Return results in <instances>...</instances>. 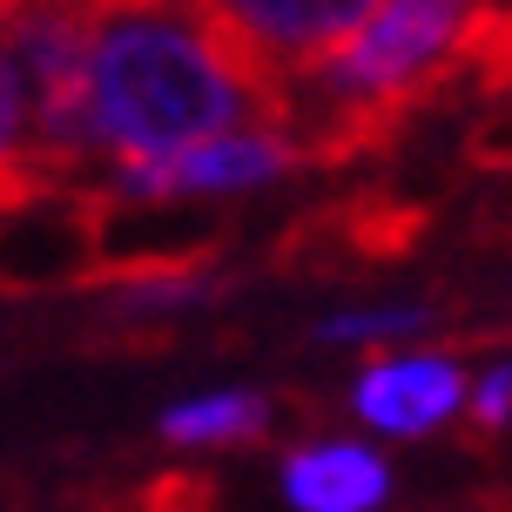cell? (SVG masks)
I'll use <instances>...</instances> for the list:
<instances>
[{
  "instance_id": "277c9868",
  "label": "cell",
  "mask_w": 512,
  "mask_h": 512,
  "mask_svg": "<svg viewBox=\"0 0 512 512\" xmlns=\"http://www.w3.org/2000/svg\"><path fill=\"white\" fill-rule=\"evenodd\" d=\"M472 21H479V0H384L378 21L317 75V88L337 115H358L364 142V135H378V108H405L418 81L445 54L465 48Z\"/></svg>"
},
{
  "instance_id": "7c38bea8",
  "label": "cell",
  "mask_w": 512,
  "mask_h": 512,
  "mask_svg": "<svg viewBox=\"0 0 512 512\" xmlns=\"http://www.w3.org/2000/svg\"><path fill=\"white\" fill-rule=\"evenodd\" d=\"M472 418L479 425H506L512 418V364H499V371H486L472 384Z\"/></svg>"
},
{
  "instance_id": "8fae6325",
  "label": "cell",
  "mask_w": 512,
  "mask_h": 512,
  "mask_svg": "<svg viewBox=\"0 0 512 512\" xmlns=\"http://www.w3.org/2000/svg\"><path fill=\"white\" fill-rule=\"evenodd\" d=\"M432 324V310L425 304H384V310H344L331 324H317L324 344H378V337H411Z\"/></svg>"
},
{
  "instance_id": "4fadbf2b",
  "label": "cell",
  "mask_w": 512,
  "mask_h": 512,
  "mask_svg": "<svg viewBox=\"0 0 512 512\" xmlns=\"http://www.w3.org/2000/svg\"><path fill=\"white\" fill-rule=\"evenodd\" d=\"M102 7H142V0H102Z\"/></svg>"
},
{
  "instance_id": "6da1fadb",
  "label": "cell",
  "mask_w": 512,
  "mask_h": 512,
  "mask_svg": "<svg viewBox=\"0 0 512 512\" xmlns=\"http://www.w3.org/2000/svg\"><path fill=\"white\" fill-rule=\"evenodd\" d=\"M250 115H277L263 102L223 41L209 34L189 0H142V7H102L95 34V128L115 169H155L203 149L216 135H236Z\"/></svg>"
},
{
  "instance_id": "5b68a950",
  "label": "cell",
  "mask_w": 512,
  "mask_h": 512,
  "mask_svg": "<svg viewBox=\"0 0 512 512\" xmlns=\"http://www.w3.org/2000/svg\"><path fill=\"white\" fill-rule=\"evenodd\" d=\"M290 162H297V142L283 128H236V135H216L203 149L176 155V162L115 169V182H122V196H223V189L277 182Z\"/></svg>"
},
{
  "instance_id": "ba28073f",
  "label": "cell",
  "mask_w": 512,
  "mask_h": 512,
  "mask_svg": "<svg viewBox=\"0 0 512 512\" xmlns=\"http://www.w3.org/2000/svg\"><path fill=\"white\" fill-rule=\"evenodd\" d=\"M41 189V155H34V95L14 48H7V27H0V203H21Z\"/></svg>"
},
{
  "instance_id": "8992f818",
  "label": "cell",
  "mask_w": 512,
  "mask_h": 512,
  "mask_svg": "<svg viewBox=\"0 0 512 512\" xmlns=\"http://www.w3.org/2000/svg\"><path fill=\"white\" fill-rule=\"evenodd\" d=\"M459 405H472V384L452 358H378L351 384V411L384 438H425Z\"/></svg>"
},
{
  "instance_id": "9c48e42d",
  "label": "cell",
  "mask_w": 512,
  "mask_h": 512,
  "mask_svg": "<svg viewBox=\"0 0 512 512\" xmlns=\"http://www.w3.org/2000/svg\"><path fill=\"white\" fill-rule=\"evenodd\" d=\"M270 405L256 391H209V398H182L162 411V438L176 445H243L263 432Z\"/></svg>"
},
{
  "instance_id": "7a4b0ae2",
  "label": "cell",
  "mask_w": 512,
  "mask_h": 512,
  "mask_svg": "<svg viewBox=\"0 0 512 512\" xmlns=\"http://www.w3.org/2000/svg\"><path fill=\"white\" fill-rule=\"evenodd\" d=\"M7 48L34 95V155L41 176L88 169L102 149L95 128V34H102V0H0Z\"/></svg>"
},
{
  "instance_id": "3957f363",
  "label": "cell",
  "mask_w": 512,
  "mask_h": 512,
  "mask_svg": "<svg viewBox=\"0 0 512 512\" xmlns=\"http://www.w3.org/2000/svg\"><path fill=\"white\" fill-rule=\"evenodd\" d=\"M378 7L384 0H189V14L263 88L277 122L297 115V81L324 75L378 21Z\"/></svg>"
},
{
  "instance_id": "30bf717a",
  "label": "cell",
  "mask_w": 512,
  "mask_h": 512,
  "mask_svg": "<svg viewBox=\"0 0 512 512\" xmlns=\"http://www.w3.org/2000/svg\"><path fill=\"white\" fill-rule=\"evenodd\" d=\"M203 297H216V277H203V270H135L115 290V310L122 317H155V310H189Z\"/></svg>"
},
{
  "instance_id": "52a82bcc",
  "label": "cell",
  "mask_w": 512,
  "mask_h": 512,
  "mask_svg": "<svg viewBox=\"0 0 512 512\" xmlns=\"http://www.w3.org/2000/svg\"><path fill=\"white\" fill-rule=\"evenodd\" d=\"M384 492H391L384 459L351 445V438L304 445V452L283 459V499L297 512H378Z\"/></svg>"
}]
</instances>
